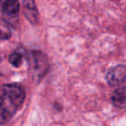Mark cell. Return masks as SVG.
Here are the masks:
<instances>
[{"mask_svg":"<svg viewBox=\"0 0 126 126\" xmlns=\"http://www.w3.org/2000/svg\"><path fill=\"white\" fill-rule=\"evenodd\" d=\"M126 79V67L122 65L111 68L106 75V80L111 86L122 84Z\"/></svg>","mask_w":126,"mask_h":126,"instance_id":"4","label":"cell"},{"mask_svg":"<svg viewBox=\"0 0 126 126\" xmlns=\"http://www.w3.org/2000/svg\"><path fill=\"white\" fill-rule=\"evenodd\" d=\"M0 119L4 124L14 116L25 98L24 90L17 84H4L0 92Z\"/></svg>","mask_w":126,"mask_h":126,"instance_id":"1","label":"cell"},{"mask_svg":"<svg viewBox=\"0 0 126 126\" xmlns=\"http://www.w3.org/2000/svg\"><path fill=\"white\" fill-rule=\"evenodd\" d=\"M24 16L32 24H36L39 20L38 11L35 3L31 0H27L23 3Z\"/></svg>","mask_w":126,"mask_h":126,"instance_id":"5","label":"cell"},{"mask_svg":"<svg viewBox=\"0 0 126 126\" xmlns=\"http://www.w3.org/2000/svg\"><path fill=\"white\" fill-rule=\"evenodd\" d=\"M27 60L29 61L30 72L35 78H42L48 69V61L43 53L34 50L30 52Z\"/></svg>","mask_w":126,"mask_h":126,"instance_id":"2","label":"cell"},{"mask_svg":"<svg viewBox=\"0 0 126 126\" xmlns=\"http://www.w3.org/2000/svg\"><path fill=\"white\" fill-rule=\"evenodd\" d=\"M111 101L117 107H126V87L115 90L111 94Z\"/></svg>","mask_w":126,"mask_h":126,"instance_id":"6","label":"cell"},{"mask_svg":"<svg viewBox=\"0 0 126 126\" xmlns=\"http://www.w3.org/2000/svg\"><path fill=\"white\" fill-rule=\"evenodd\" d=\"M1 6V12L4 21L11 25L16 23L20 11L19 2L16 0H4Z\"/></svg>","mask_w":126,"mask_h":126,"instance_id":"3","label":"cell"},{"mask_svg":"<svg viewBox=\"0 0 126 126\" xmlns=\"http://www.w3.org/2000/svg\"><path fill=\"white\" fill-rule=\"evenodd\" d=\"M23 56L21 53L19 52H14L11 54L9 57V61L11 65L14 66L15 67H19L23 63Z\"/></svg>","mask_w":126,"mask_h":126,"instance_id":"7","label":"cell"}]
</instances>
